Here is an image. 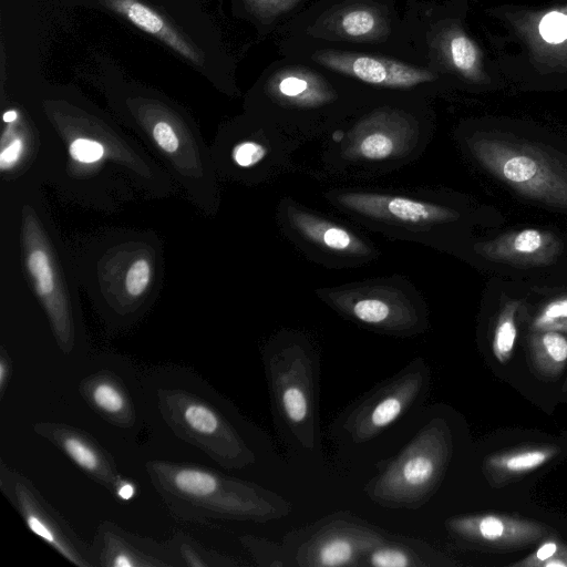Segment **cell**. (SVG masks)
<instances>
[{
	"label": "cell",
	"mask_w": 567,
	"mask_h": 567,
	"mask_svg": "<svg viewBox=\"0 0 567 567\" xmlns=\"http://www.w3.org/2000/svg\"><path fill=\"white\" fill-rule=\"evenodd\" d=\"M437 565V556L421 540L390 536L364 558L363 566L427 567Z\"/></svg>",
	"instance_id": "21"
},
{
	"label": "cell",
	"mask_w": 567,
	"mask_h": 567,
	"mask_svg": "<svg viewBox=\"0 0 567 567\" xmlns=\"http://www.w3.org/2000/svg\"><path fill=\"white\" fill-rule=\"evenodd\" d=\"M135 494V486L128 482L127 480L123 478L120 484L116 486V489L114 492V495L121 499H130Z\"/></svg>",
	"instance_id": "38"
},
{
	"label": "cell",
	"mask_w": 567,
	"mask_h": 567,
	"mask_svg": "<svg viewBox=\"0 0 567 567\" xmlns=\"http://www.w3.org/2000/svg\"><path fill=\"white\" fill-rule=\"evenodd\" d=\"M391 535L352 515H330L300 536L290 565L299 567L363 566L367 555Z\"/></svg>",
	"instance_id": "12"
},
{
	"label": "cell",
	"mask_w": 567,
	"mask_h": 567,
	"mask_svg": "<svg viewBox=\"0 0 567 567\" xmlns=\"http://www.w3.org/2000/svg\"><path fill=\"white\" fill-rule=\"evenodd\" d=\"M318 61L350 80L368 84L370 93L379 99L424 101L427 84L434 81L424 70L370 55L324 51L318 54Z\"/></svg>",
	"instance_id": "15"
},
{
	"label": "cell",
	"mask_w": 567,
	"mask_h": 567,
	"mask_svg": "<svg viewBox=\"0 0 567 567\" xmlns=\"http://www.w3.org/2000/svg\"><path fill=\"white\" fill-rule=\"evenodd\" d=\"M472 250L484 259L515 266H544L561 251L560 240L551 233L526 228L493 240L476 241Z\"/></svg>",
	"instance_id": "19"
},
{
	"label": "cell",
	"mask_w": 567,
	"mask_h": 567,
	"mask_svg": "<svg viewBox=\"0 0 567 567\" xmlns=\"http://www.w3.org/2000/svg\"><path fill=\"white\" fill-rule=\"evenodd\" d=\"M152 137L157 146L166 154H175L179 147V138L173 126L165 122L158 121L152 127Z\"/></svg>",
	"instance_id": "33"
},
{
	"label": "cell",
	"mask_w": 567,
	"mask_h": 567,
	"mask_svg": "<svg viewBox=\"0 0 567 567\" xmlns=\"http://www.w3.org/2000/svg\"><path fill=\"white\" fill-rule=\"evenodd\" d=\"M540 567H567V546L560 544L556 554L544 561Z\"/></svg>",
	"instance_id": "37"
},
{
	"label": "cell",
	"mask_w": 567,
	"mask_h": 567,
	"mask_svg": "<svg viewBox=\"0 0 567 567\" xmlns=\"http://www.w3.org/2000/svg\"><path fill=\"white\" fill-rule=\"evenodd\" d=\"M341 27L349 35H367L374 29L375 19L367 10H354L343 16Z\"/></svg>",
	"instance_id": "31"
},
{
	"label": "cell",
	"mask_w": 567,
	"mask_h": 567,
	"mask_svg": "<svg viewBox=\"0 0 567 567\" xmlns=\"http://www.w3.org/2000/svg\"><path fill=\"white\" fill-rule=\"evenodd\" d=\"M17 117H18V113L13 110L7 111L3 114V121L6 123H12L17 120Z\"/></svg>",
	"instance_id": "39"
},
{
	"label": "cell",
	"mask_w": 567,
	"mask_h": 567,
	"mask_svg": "<svg viewBox=\"0 0 567 567\" xmlns=\"http://www.w3.org/2000/svg\"><path fill=\"white\" fill-rule=\"evenodd\" d=\"M538 33L543 41L558 45L567 41V12L550 11L538 23Z\"/></svg>",
	"instance_id": "29"
},
{
	"label": "cell",
	"mask_w": 567,
	"mask_h": 567,
	"mask_svg": "<svg viewBox=\"0 0 567 567\" xmlns=\"http://www.w3.org/2000/svg\"><path fill=\"white\" fill-rule=\"evenodd\" d=\"M519 307L518 301H509L502 308L494 329L492 350L501 363H506L514 351L517 327L515 316Z\"/></svg>",
	"instance_id": "26"
},
{
	"label": "cell",
	"mask_w": 567,
	"mask_h": 567,
	"mask_svg": "<svg viewBox=\"0 0 567 567\" xmlns=\"http://www.w3.org/2000/svg\"><path fill=\"white\" fill-rule=\"evenodd\" d=\"M315 293L340 317L375 333L410 338L430 326L423 295L399 275L320 287Z\"/></svg>",
	"instance_id": "6"
},
{
	"label": "cell",
	"mask_w": 567,
	"mask_h": 567,
	"mask_svg": "<svg viewBox=\"0 0 567 567\" xmlns=\"http://www.w3.org/2000/svg\"><path fill=\"white\" fill-rule=\"evenodd\" d=\"M560 543L554 539H546L540 543L535 551L526 556L524 559L511 564L515 567H540V565L551 558L558 550Z\"/></svg>",
	"instance_id": "34"
},
{
	"label": "cell",
	"mask_w": 567,
	"mask_h": 567,
	"mask_svg": "<svg viewBox=\"0 0 567 567\" xmlns=\"http://www.w3.org/2000/svg\"><path fill=\"white\" fill-rule=\"evenodd\" d=\"M373 99L361 85L310 75L305 71H286L265 83L254 105V115L303 143L323 137Z\"/></svg>",
	"instance_id": "5"
},
{
	"label": "cell",
	"mask_w": 567,
	"mask_h": 567,
	"mask_svg": "<svg viewBox=\"0 0 567 567\" xmlns=\"http://www.w3.org/2000/svg\"><path fill=\"white\" fill-rule=\"evenodd\" d=\"M145 471L168 511L179 519L266 523L292 511V505L275 492L205 466L148 461Z\"/></svg>",
	"instance_id": "2"
},
{
	"label": "cell",
	"mask_w": 567,
	"mask_h": 567,
	"mask_svg": "<svg viewBox=\"0 0 567 567\" xmlns=\"http://www.w3.org/2000/svg\"><path fill=\"white\" fill-rule=\"evenodd\" d=\"M181 567H228L240 565L235 558L209 549L192 536L178 530L167 540Z\"/></svg>",
	"instance_id": "25"
},
{
	"label": "cell",
	"mask_w": 567,
	"mask_h": 567,
	"mask_svg": "<svg viewBox=\"0 0 567 567\" xmlns=\"http://www.w3.org/2000/svg\"><path fill=\"white\" fill-rule=\"evenodd\" d=\"M324 199L363 227L395 240L441 248L463 220L462 209L432 190L332 187Z\"/></svg>",
	"instance_id": "3"
},
{
	"label": "cell",
	"mask_w": 567,
	"mask_h": 567,
	"mask_svg": "<svg viewBox=\"0 0 567 567\" xmlns=\"http://www.w3.org/2000/svg\"><path fill=\"white\" fill-rule=\"evenodd\" d=\"M276 220L286 239L309 260L326 268H358L380 257L379 248L367 236L289 196L279 199Z\"/></svg>",
	"instance_id": "10"
},
{
	"label": "cell",
	"mask_w": 567,
	"mask_h": 567,
	"mask_svg": "<svg viewBox=\"0 0 567 567\" xmlns=\"http://www.w3.org/2000/svg\"><path fill=\"white\" fill-rule=\"evenodd\" d=\"M79 391L86 403L111 424L120 427L134 425L135 406L124 382L114 372L99 371L83 378Z\"/></svg>",
	"instance_id": "20"
},
{
	"label": "cell",
	"mask_w": 567,
	"mask_h": 567,
	"mask_svg": "<svg viewBox=\"0 0 567 567\" xmlns=\"http://www.w3.org/2000/svg\"><path fill=\"white\" fill-rule=\"evenodd\" d=\"M112 8L141 30L153 34L192 62H198L192 48L153 9L137 0H111Z\"/></svg>",
	"instance_id": "22"
},
{
	"label": "cell",
	"mask_w": 567,
	"mask_h": 567,
	"mask_svg": "<svg viewBox=\"0 0 567 567\" xmlns=\"http://www.w3.org/2000/svg\"><path fill=\"white\" fill-rule=\"evenodd\" d=\"M70 154L78 162L94 163L102 158L104 147L93 140L76 138L70 145Z\"/></svg>",
	"instance_id": "32"
},
{
	"label": "cell",
	"mask_w": 567,
	"mask_h": 567,
	"mask_svg": "<svg viewBox=\"0 0 567 567\" xmlns=\"http://www.w3.org/2000/svg\"><path fill=\"white\" fill-rule=\"evenodd\" d=\"M167 426L227 470H241L256 460L252 450L217 398L190 384L169 383L156 391Z\"/></svg>",
	"instance_id": "8"
},
{
	"label": "cell",
	"mask_w": 567,
	"mask_h": 567,
	"mask_svg": "<svg viewBox=\"0 0 567 567\" xmlns=\"http://www.w3.org/2000/svg\"><path fill=\"white\" fill-rule=\"evenodd\" d=\"M452 450L449 424L435 417L371 478L364 492L373 503L382 507L419 508L439 488Z\"/></svg>",
	"instance_id": "7"
},
{
	"label": "cell",
	"mask_w": 567,
	"mask_h": 567,
	"mask_svg": "<svg viewBox=\"0 0 567 567\" xmlns=\"http://www.w3.org/2000/svg\"><path fill=\"white\" fill-rule=\"evenodd\" d=\"M429 385V367L422 357H416L346 408L331 424L332 434L353 444L371 442L421 405Z\"/></svg>",
	"instance_id": "11"
},
{
	"label": "cell",
	"mask_w": 567,
	"mask_h": 567,
	"mask_svg": "<svg viewBox=\"0 0 567 567\" xmlns=\"http://www.w3.org/2000/svg\"><path fill=\"white\" fill-rule=\"evenodd\" d=\"M23 151V143L20 138H14L2 146L0 152V167L2 171L12 168L19 161Z\"/></svg>",
	"instance_id": "35"
},
{
	"label": "cell",
	"mask_w": 567,
	"mask_h": 567,
	"mask_svg": "<svg viewBox=\"0 0 567 567\" xmlns=\"http://www.w3.org/2000/svg\"><path fill=\"white\" fill-rule=\"evenodd\" d=\"M462 141L477 163L517 192L567 209V168L543 148L478 131Z\"/></svg>",
	"instance_id": "9"
},
{
	"label": "cell",
	"mask_w": 567,
	"mask_h": 567,
	"mask_svg": "<svg viewBox=\"0 0 567 567\" xmlns=\"http://www.w3.org/2000/svg\"><path fill=\"white\" fill-rule=\"evenodd\" d=\"M13 372L12 360L10 355L1 350L0 355V396L3 398L7 388L9 386L11 377Z\"/></svg>",
	"instance_id": "36"
},
{
	"label": "cell",
	"mask_w": 567,
	"mask_h": 567,
	"mask_svg": "<svg viewBox=\"0 0 567 567\" xmlns=\"http://www.w3.org/2000/svg\"><path fill=\"white\" fill-rule=\"evenodd\" d=\"M450 53L453 64L464 73H474L478 65V51L464 34H455L450 41Z\"/></svg>",
	"instance_id": "28"
},
{
	"label": "cell",
	"mask_w": 567,
	"mask_h": 567,
	"mask_svg": "<svg viewBox=\"0 0 567 567\" xmlns=\"http://www.w3.org/2000/svg\"><path fill=\"white\" fill-rule=\"evenodd\" d=\"M530 329L567 333V296L556 298L543 307L533 319Z\"/></svg>",
	"instance_id": "27"
},
{
	"label": "cell",
	"mask_w": 567,
	"mask_h": 567,
	"mask_svg": "<svg viewBox=\"0 0 567 567\" xmlns=\"http://www.w3.org/2000/svg\"><path fill=\"white\" fill-rule=\"evenodd\" d=\"M151 265L147 259L138 258L131 264L125 275V290L130 297H141L151 281Z\"/></svg>",
	"instance_id": "30"
},
{
	"label": "cell",
	"mask_w": 567,
	"mask_h": 567,
	"mask_svg": "<svg viewBox=\"0 0 567 567\" xmlns=\"http://www.w3.org/2000/svg\"><path fill=\"white\" fill-rule=\"evenodd\" d=\"M227 146V168L249 184L271 182L292 166V154L302 144L256 115L234 135Z\"/></svg>",
	"instance_id": "14"
},
{
	"label": "cell",
	"mask_w": 567,
	"mask_h": 567,
	"mask_svg": "<svg viewBox=\"0 0 567 567\" xmlns=\"http://www.w3.org/2000/svg\"><path fill=\"white\" fill-rule=\"evenodd\" d=\"M33 431L114 495L123 477L113 456L89 433L72 425L47 421L34 423Z\"/></svg>",
	"instance_id": "17"
},
{
	"label": "cell",
	"mask_w": 567,
	"mask_h": 567,
	"mask_svg": "<svg viewBox=\"0 0 567 567\" xmlns=\"http://www.w3.org/2000/svg\"><path fill=\"white\" fill-rule=\"evenodd\" d=\"M432 130L425 101L373 99L322 137L321 163L326 172L340 177L388 174L419 159Z\"/></svg>",
	"instance_id": "1"
},
{
	"label": "cell",
	"mask_w": 567,
	"mask_h": 567,
	"mask_svg": "<svg viewBox=\"0 0 567 567\" xmlns=\"http://www.w3.org/2000/svg\"><path fill=\"white\" fill-rule=\"evenodd\" d=\"M530 359L535 369L545 377L558 375L567 362V338L558 331H532Z\"/></svg>",
	"instance_id": "24"
},
{
	"label": "cell",
	"mask_w": 567,
	"mask_h": 567,
	"mask_svg": "<svg viewBox=\"0 0 567 567\" xmlns=\"http://www.w3.org/2000/svg\"><path fill=\"white\" fill-rule=\"evenodd\" d=\"M558 452L555 446H527L495 453L486 457L484 471L494 480L517 477L537 470Z\"/></svg>",
	"instance_id": "23"
},
{
	"label": "cell",
	"mask_w": 567,
	"mask_h": 567,
	"mask_svg": "<svg viewBox=\"0 0 567 567\" xmlns=\"http://www.w3.org/2000/svg\"><path fill=\"white\" fill-rule=\"evenodd\" d=\"M90 545L94 567H181L167 542L132 533L111 520L97 526Z\"/></svg>",
	"instance_id": "16"
},
{
	"label": "cell",
	"mask_w": 567,
	"mask_h": 567,
	"mask_svg": "<svg viewBox=\"0 0 567 567\" xmlns=\"http://www.w3.org/2000/svg\"><path fill=\"white\" fill-rule=\"evenodd\" d=\"M261 357L281 433L300 452H319V353L313 342L301 331L285 329L266 342Z\"/></svg>",
	"instance_id": "4"
},
{
	"label": "cell",
	"mask_w": 567,
	"mask_h": 567,
	"mask_svg": "<svg viewBox=\"0 0 567 567\" xmlns=\"http://www.w3.org/2000/svg\"><path fill=\"white\" fill-rule=\"evenodd\" d=\"M0 489L33 534L69 563L78 567H94L91 545L75 533L29 477L3 462L0 465Z\"/></svg>",
	"instance_id": "13"
},
{
	"label": "cell",
	"mask_w": 567,
	"mask_h": 567,
	"mask_svg": "<svg viewBox=\"0 0 567 567\" xmlns=\"http://www.w3.org/2000/svg\"><path fill=\"white\" fill-rule=\"evenodd\" d=\"M445 526L464 542L514 548L538 543L547 533L537 522L494 513L453 516Z\"/></svg>",
	"instance_id": "18"
}]
</instances>
